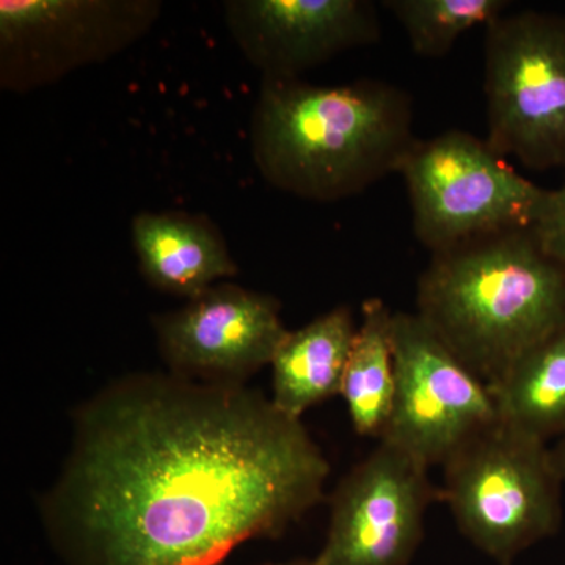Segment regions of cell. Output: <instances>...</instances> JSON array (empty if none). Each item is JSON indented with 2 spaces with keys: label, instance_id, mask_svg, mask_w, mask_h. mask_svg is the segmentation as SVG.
Segmentation results:
<instances>
[{
  "label": "cell",
  "instance_id": "277c9868",
  "mask_svg": "<svg viewBox=\"0 0 565 565\" xmlns=\"http://www.w3.org/2000/svg\"><path fill=\"white\" fill-rule=\"evenodd\" d=\"M441 468L438 500L494 563L511 565L559 530L564 482L545 441L498 422Z\"/></svg>",
  "mask_w": 565,
  "mask_h": 565
},
{
  "label": "cell",
  "instance_id": "2e32d148",
  "mask_svg": "<svg viewBox=\"0 0 565 565\" xmlns=\"http://www.w3.org/2000/svg\"><path fill=\"white\" fill-rule=\"evenodd\" d=\"M419 57L441 58L460 36L505 14L508 0H386Z\"/></svg>",
  "mask_w": 565,
  "mask_h": 565
},
{
  "label": "cell",
  "instance_id": "9c48e42d",
  "mask_svg": "<svg viewBox=\"0 0 565 565\" xmlns=\"http://www.w3.org/2000/svg\"><path fill=\"white\" fill-rule=\"evenodd\" d=\"M426 465L396 446L377 448L338 484L315 565H408L438 500Z\"/></svg>",
  "mask_w": 565,
  "mask_h": 565
},
{
  "label": "cell",
  "instance_id": "52a82bcc",
  "mask_svg": "<svg viewBox=\"0 0 565 565\" xmlns=\"http://www.w3.org/2000/svg\"><path fill=\"white\" fill-rule=\"evenodd\" d=\"M159 0H2L0 88L25 95L102 65L145 39Z\"/></svg>",
  "mask_w": 565,
  "mask_h": 565
},
{
  "label": "cell",
  "instance_id": "5bb4252c",
  "mask_svg": "<svg viewBox=\"0 0 565 565\" xmlns=\"http://www.w3.org/2000/svg\"><path fill=\"white\" fill-rule=\"evenodd\" d=\"M498 419L545 441L565 434V326L530 349L489 386Z\"/></svg>",
  "mask_w": 565,
  "mask_h": 565
},
{
  "label": "cell",
  "instance_id": "7c38bea8",
  "mask_svg": "<svg viewBox=\"0 0 565 565\" xmlns=\"http://www.w3.org/2000/svg\"><path fill=\"white\" fill-rule=\"evenodd\" d=\"M131 241L145 280L188 300L239 274L221 230L203 214L139 212Z\"/></svg>",
  "mask_w": 565,
  "mask_h": 565
},
{
  "label": "cell",
  "instance_id": "6da1fadb",
  "mask_svg": "<svg viewBox=\"0 0 565 565\" xmlns=\"http://www.w3.org/2000/svg\"><path fill=\"white\" fill-rule=\"evenodd\" d=\"M302 419L239 384L134 374L82 407L44 523L66 565H221L323 497Z\"/></svg>",
  "mask_w": 565,
  "mask_h": 565
},
{
  "label": "cell",
  "instance_id": "5b68a950",
  "mask_svg": "<svg viewBox=\"0 0 565 565\" xmlns=\"http://www.w3.org/2000/svg\"><path fill=\"white\" fill-rule=\"evenodd\" d=\"M399 173L415 236L433 255L492 234L531 230L545 195L489 141L465 131L416 140Z\"/></svg>",
  "mask_w": 565,
  "mask_h": 565
},
{
  "label": "cell",
  "instance_id": "9a60e30c",
  "mask_svg": "<svg viewBox=\"0 0 565 565\" xmlns=\"http://www.w3.org/2000/svg\"><path fill=\"white\" fill-rule=\"evenodd\" d=\"M394 311L377 297L362 307L340 396L360 437L381 440L392 418L396 371L393 351Z\"/></svg>",
  "mask_w": 565,
  "mask_h": 565
},
{
  "label": "cell",
  "instance_id": "4fadbf2b",
  "mask_svg": "<svg viewBox=\"0 0 565 565\" xmlns=\"http://www.w3.org/2000/svg\"><path fill=\"white\" fill-rule=\"evenodd\" d=\"M356 327L349 307H337L296 332L275 352L273 403L281 414L302 419L305 412L340 396Z\"/></svg>",
  "mask_w": 565,
  "mask_h": 565
},
{
  "label": "cell",
  "instance_id": "8fae6325",
  "mask_svg": "<svg viewBox=\"0 0 565 565\" xmlns=\"http://www.w3.org/2000/svg\"><path fill=\"white\" fill-rule=\"evenodd\" d=\"M223 14L263 79H300L305 71L381 39L377 9L367 0H226Z\"/></svg>",
  "mask_w": 565,
  "mask_h": 565
},
{
  "label": "cell",
  "instance_id": "ac0fdd59",
  "mask_svg": "<svg viewBox=\"0 0 565 565\" xmlns=\"http://www.w3.org/2000/svg\"><path fill=\"white\" fill-rule=\"evenodd\" d=\"M553 459H555L557 471H559L561 478L565 484V434L563 437L557 438L555 448L552 449Z\"/></svg>",
  "mask_w": 565,
  "mask_h": 565
},
{
  "label": "cell",
  "instance_id": "3957f363",
  "mask_svg": "<svg viewBox=\"0 0 565 565\" xmlns=\"http://www.w3.org/2000/svg\"><path fill=\"white\" fill-rule=\"evenodd\" d=\"M416 315L487 386L565 326V264L530 230L434 253L422 274Z\"/></svg>",
  "mask_w": 565,
  "mask_h": 565
},
{
  "label": "cell",
  "instance_id": "7a4b0ae2",
  "mask_svg": "<svg viewBox=\"0 0 565 565\" xmlns=\"http://www.w3.org/2000/svg\"><path fill=\"white\" fill-rule=\"evenodd\" d=\"M250 136L264 180L323 203L359 195L399 173L418 140L411 95L373 79L337 87L262 79Z\"/></svg>",
  "mask_w": 565,
  "mask_h": 565
},
{
  "label": "cell",
  "instance_id": "d6986e66",
  "mask_svg": "<svg viewBox=\"0 0 565 565\" xmlns=\"http://www.w3.org/2000/svg\"><path fill=\"white\" fill-rule=\"evenodd\" d=\"M264 565H315L313 559H291L281 561V563L264 564Z\"/></svg>",
  "mask_w": 565,
  "mask_h": 565
},
{
  "label": "cell",
  "instance_id": "8992f818",
  "mask_svg": "<svg viewBox=\"0 0 565 565\" xmlns=\"http://www.w3.org/2000/svg\"><path fill=\"white\" fill-rule=\"evenodd\" d=\"M490 147L535 172L565 169V17L520 11L486 28Z\"/></svg>",
  "mask_w": 565,
  "mask_h": 565
},
{
  "label": "cell",
  "instance_id": "30bf717a",
  "mask_svg": "<svg viewBox=\"0 0 565 565\" xmlns=\"http://www.w3.org/2000/svg\"><path fill=\"white\" fill-rule=\"evenodd\" d=\"M270 294L222 281L180 310L156 316L159 351L173 374L212 384L244 385L270 366L289 330Z\"/></svg>",
  "mask_w": 565,
  "mask_h": 565
},
{
  "label": "cell",
  "instance_id": "ba28073f",
  "mask_svg": "<svg viewBox=\"0 0 565 565\" xmlns=\"http://www.w3.org/2000/svg\"><path fill=\"white\" fill-rule=\"evenodd\" d=\"M393 351V412L379 441L403 449L427 468L444 467L500 422L489 386L418 315L394 311Z\"/></svg>",
  "mask_w": 565,
  "mask_h": 565
},
{
  "label": "cell",
  "instance_id": "e0dca14e",
  "mask_svg": "<svg viewBox=\"0 0 565 565\" xmlns=\"http://www.w3.org/2000/svg\"><path fill=\"white\" fill-rule=\"evenodd\" d=\"M530 232L546 255L565 264V182L545 191Z\"/></svg>",
  "mask_w": 565,
  "mask_h": 565
}]
</instances>
